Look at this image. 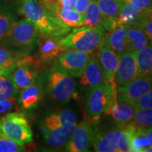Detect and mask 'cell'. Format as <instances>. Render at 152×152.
Instances as JSON below:
<instances>
[{
  "label": "cell",
  "instance_id": "cell-43",
  "mask_svg": "<svg viewBox=\"0 0 152 152\" xmlns=\"http://www.w3.org/2000/svg\"><path fill=\"white\" fill-rule=\"evenodd\" d=\"M149 130H151V132H152V126L151 127V128H149Z\"/></svg>",
  "mask_w": 152,
  "mask_h": 152
},
{
  "label": "cell",
  "instance_id": "cell-25",
  "mask_svg": "<svg viewBox=\"0 0 152 152\" xmlns=\"http://www.w3.org/2000/svg\"><path fill=\"white\" fill-rule=\"evenodd\" d=\"M129 51L137 52L147 46L150 40L144 32L138 26L128 27L127 31Z\"/></svg>",
  "mask_w": 152,
  "mask_h": 152
},
{
  "label": "cell",
  "instance_id": "cell-34",
  "mask_svg": "<svg viewBox=\"0 0 152 152\" xmlns=\"http://www.w3.org/2000/svg\"><path fill=\"white\" fill-rule=\"evenodd\" d=\"M134 107L135 111L143 109H151L152 108V88L147 92L142 95L141 97L134 103Z\"/></svg>",
  "mask_w": 152,
  "mask_h": 152
},
{
  "label": "cell",
  "instance_id": "cell-21",
  "mask_svg": "<svg viewBox=\"0 0 152 152\" xmlns=\"http://www.w3.org/2000/svg\"><path fill=\"white\" fill-rule=\"evenodd\" d=\"M76 123L77 115L75 112L70 109H64L61 111L54 112L47 115L43 121V127L47 130H54Z\"/></svg>",
  "mask_w": 152,
  "mask_h": 152
},
{
  "label": "cell",
  "instance_id": "cell-29",
  "mask_svg": "<svg viewBox=\"0 0 152 152\" xmlns=\"http://www.w3.org/2000/svg\"><path fill=\"white\" fill-rule=\"evenodd\" d=\"M18 92L10 73L0 76V100L16 96Z\"/></svg>",
  "mask_w": 152,
  "mask_h": 152
},
{
  "label": "cell",
  "instance_id": "cell-13",
  "mask_svg": "<svg viewBox=\"0 0 152 152\" xmlns=\"http://www.w3.org/2000/svg\"><path fill=\"white\" fill-rule=\"evenodd\" d=\"M107 81L97 56L92 55L80 75V83L91 89Z\"/></svg>",
  "mask_w": 152,
  "mask_h": 152
},
{
  "label": "cell",
  "instance_id": "cell-27",
  "mask_svg": "<svg viewBox=\"0 0 152 152\" xmlns=\"http://www.w3.org/2000/svg\"><path fill=\"white\" fill-rule=\"evenodd\" d=\"M83 16H84V21L83 26H87V27L102 26L104 19L96 1H90Z\"/></svg>",
  "mask_w": 152,
  "mask_h": 152
},
{
  "label": "cell",
  "instance_id": "cell-7",
  "mask_svg": "<svg viewBox=\"0 0 152 152\" xmlns=\"http://www.w3.org/2000/svg\"><path fill=\"white\" fill-rule=\"evenodd\" d=\"M39 61V58L37 59L33 56L26 54L11 71V79L18 91L36 83Z\"/></svg>",
  "mask_w": 152,
  "mask_h": 152
},
{
  "label": "cell",
  "instance_id": "cell-33",
  "mask_svg": "<svg viewBox=\"0 0 152 152\" xmlns=\"http://www.w3.org/2000/svg\"><path fill=\"white\" fill-rule=\"evenodd\" d=\"M51 9H74L76 0H45Z\"/></svg>",
  "mask_w": 152,
  "mask_h": 152
},
{
  "label": "cell",
  "instance_id": "cell-30",
  "mask_svg": "<svg viewBox=\"0 0 152 152\" xmlns=\"http://www.w3.org/2000/svg\"><path fill=\"white\" fill-rule=\"evenodd\" d=\"M149 145V141L142 132L141 128H136L130 142V151L144 152V149Z\"/></svg>",
  "mask_w": 152,
  "mask_h": 152
},
{
  "label": "cell",
  "instance_id": "cell-38",
  "mask_svg": "<svg viewBox=\"0 0 152 152\" xmlns=\"http://www.w3.org/2000/svg\"><path fill=\"white\" fill-rule=\"evenodd\" d=\"M151 0H123L124 3H129L140 9H147Z\"/></svg>",
  "mask_w": 152,
  "mask_h": 152
},
{
  "label": "cell",
  "instance_id": "cell-19",
  "mask_svg": "<svg viewBox=\"0 0 152 152\" xmlns=\"http://www.w3.org/2000/svg\"><path fill=\"white\" fill-rule=\"evenodd\" d=\"M76 124L61 127L54 130H47L43 127L44 137L47 145L53 149H60L66 146Z\"/></svg>",
  "mask_w": 152,
  "mask_h": 152
},
{
  "label": "cell",
  "instance_id": "cell-24",
  "mask_svg": "<svg viewBox=\"0 0 152 152\" xmlns=\"http://www.w3.org/2000/svg\"><path fill=\"white\" fill-rule=\"evenodd\" d=\"M49 9L53 13L55 17L67 27L71 28L83 26V21H84V16L83 14H79L75 9H59L51 8H49Z\"/></svg>",
  "mask_w": 152,
  "mask_h": 152
},
{
  "label": "cell",
  "instance_id": "cell-2",
  "mask_svg": "<svg viewBox=\"0 0 152 152\" xmlns=\"http://www.w3.org/2000/svg\"><path fill=\"white\" fill-rule=\"evenodd\" d=\"M39 33L38 28L27 18L15 21L9 33L0 41V45L26 54L37 40Z\"/></svg>",
  "mask_w": 152,
  "mask_h": 152
},
{
  "label": "cell",
  "instance_id": "cell-1",
  "mask_svg": "<svg viewBox=\"0 0 152 152\" xmlns=\"http://www.w3.org/2000/svg\"><path fill=\"white\" fill-rule=\"evenodd\" d=\"M20 11L44 35L60 37L71 29L55 17L45 0H21Z\"/></svg>",
  "mask_w": 152,
  "mask_h": 152
},
{
  "label": "cell",
  "instance_id": "cell-36",
  "mask_svg": "<svg viewBox=\"0 0 152 152\" xmlns=\"http://www.w3.org/2000/svg\"><path fill=\"white\" fill-rule=\"evenodd\" d=\"M137 26L143 30L144 33L149 37V40L152 41V19L147 18H145Z\"/></svg>",
  "mask_w": 152,
  "mask_h": 152
},
{
  "label": "cell",
  "instance_id": "cell-8",
  "mask_svg": "<svg viewBox=\"0 0 152 152\" xmlns=\"http://www.w3.org/2000/svg\"><path fill=\"white\" fill-rule=\"evenodd\" d=\"M94 137V131L88 121L77 123L66 144V149L70 152L90 151L93 147Z\"/></svg>",
  "mask_w": 152,
  "mask_h": 152
},
{
  "label": "cell",
  "instance_id": "cell-32",
  "mask_svg": "<svg viewBox=\"0 0 152 152\" xmlns=\"http://www.w3.org/2000/svg\"><path fill=\"white\" fill-rule=\"evenodd\" d=\"M24 151L25 148L23 145L17 144L0 132V152H20Z\"/></svg>",
  "mask_w": 152,
  "mask_h": 152
},
{
  "label": "cell",
  "instance_id": "cell-37",
  "mask_svg": "<svg viewBox=\"0 0 152 152\" xmlns=\"http://www.w3.org/2000/svg\"><path fill=\"white\" fill-rule=\"evenodd\" d=\"M90 0H76L74 9L79 14L84 15L86 9L88 7Z\"/></svg>",
  "mask_w": 152,
  "mask_h": 152
},
{
  "label": "cell",
  "instance_id": "cell-15",
  "mask_svg": "<svg viewBox=\"0 0 152 152\" xmlns=\"http://www.w3.org/2000/svg\"><path fill=\"white\" fill-rule=\"evenodd\" d=\"M119 57L118 54L105 45H102L99 47L97 58L106 80L111 83H115L114 80L118 68Z\"/></svg>",
  "mask_w": 152,
  "mask_h": 152
},
{
  "label": "cell",
  "instance_id": "cell-18",
  "mask_svg": "<svg viewBox=\"0 0 152 152\" xmlns=\"http://www.w3.org/2000/svg\"><path fill=\"white\" fill-rule=\"evenodd\" d=\"M127 26H119L109 31L104 37L102 45L109 47L119 55L123 52H128L129 45Z\"/></svg>",
  "mask_w": 152,
  "mask_h": 152
},
{
  "label": "cell",
  "instance_id": "cell-44",
  "mask_svg": "<svg viewBox=\"0 0 152 152\" xmlns=\"http://www.w3.org/2000/svg\"><path fill=\"white\" fill-rule=\"evenodd\" d=\"M90 1H96V0H90Z\"/></svg>",
  "mask_w": 152,
  "mask_h": 152
},
{
  "label": "cell",
  "instance_id": "cell-3",
  "mask_svg": "<svg viewBox=\"0 0 152 152\" xmlns=\"http://www.w3.org/2000/svg\"><path fill=\"white\" fill-rule=\"evenodd\" d=\"M106 30L102 26L78 28L60 39L66 50H77L92 53L103 43Z\"/></svg>",
  "mask_w": 152,
  "mask_h": 152
},
{
  "label": "cell",
  "instance_id": "cell-26",
  "mask_svg": "<svg viewBox=\"0 0 152 152\" xmlns=\"http://www.w3.org/2000/svg\"><path fill=\"white\" fill-rule=\"evenodd\" d=\"M25 55L26 54L16 52L0 45V66L10 70L11 72Z\"/></svg>",
  "mask_w": 152,
  "mask_h": 152
},
{
  "label": "cell",
  "instance_id": "cell-5",
  "mask_svg": "<svg viewBox=\"0 0 152 152\" xmlns=\"http://www.w3.org/2000/svg\"><path fill=\"white\" fill-rule=\"evenodd\" d=\"M0 130L6 137L20 145L33 141V132L23 114L10 112L0 118Z\"/></svg>",
  "mask_w": 152,
  "mask_h": 152
},
{
  "label": "cell",
  "instance_id": "cell-45",
  "mask_svg": "<svg viewBox=\"0 0 152 152\" xmlns=\"http://www.w3.org/2000/svg\"><path fill=\"white\" fill-rule=\"evenodd\" d=\"M0 118H1V117H0ZM0 132H1V130H0Z\"/></svg>",
  "mask_w": 152,
  "mask_h": 152
},
{
  "label": "cell",
  "instance_id": "cell-6",
  "mask_svg": "<svg viewBox=\"0 0 152 152\" xmlns=\"http://www.w3.org/2000/svg\"><path fill=\"white\" fill-rule=\"evenodd\" d=\"M47 87L53 99L66 103L75 94V82L70 74L58 66L47 75Z\"/></svg>",
  "mask_w": 152,
  "mask_h": 152
},
{
  "label": "cell",
  "instance_id": "cell-40",
  "mask_svg": "<svg viewBox=\"0 0 152 152\" xmlns=\"http://www.w3.org/2000/svg\"><path fill=\"white\" fill-rule=\"evenodd\" d=\"M147 18L152 19V0L147 9Z\"/></svg>",
  "mask_w": 152,
  "mask_h": 152
},
{
  "label": "cell",
  "instance_id": "cell-14",
  "mask_svg": "<svg viewBox=\"0 0 152 152\" xmlns=\"http://www.w3.org/2000/svg\"><path fill=\"white\" fill-rule=\"evenodd\" d=\"M58 38L42 34L39 38V55L41 61L49 62L57 59L66 52V49Z\"/></svg>",
  "mask_w": 152,
  "mask_h": 152
},
{
  "label": "cell",
  "instance_id": "cell-23",
  "mask_svg": "<svg viewBox=\"0 0 152 152\" xmlns=\"http://www.w3.org/2000/svg\"><path fill=\"white\" fill-rule=\"evenodd\" d=\"M137 77H152V41L143 49L135 52Z\"/></svg>",
  "mask_w": 152,
  "mask_h": 152
},
{
  "label": "cell",
  "instance_id": "cell-20",
  "mask_svg": "<svg viewBox=\"0 0 152 152\" xmlns=\"http://www.w3.org/2000/svg\"><path fill=\"white\" fill-rule=\"evenodd\" d=\"M135 109L132 104L116 100L112 104L107 114H111L118 126L124 127L132 121Z\"/></svg>",
  "mask_w": 152,
  "mask_h": 152
},
{
  "label": "cell",
  "instance_id": "cell-17",
  "mask_svg": "<svg viewBox=\"0 0 152 152\" xmlns=\"http://www.w3.org/2000/svg\"><path fill=\"white\" fill-rule=\"evenodd\" d=\"M147 18V9H140L129 3H124L119 16L114 21V27L137 26Z\"/></svg>",
  "mask_w": 152,
  "mask_h": 152
},
{
  "label": "cell",
  "instance_id": "cell-31",
  "mask_svg": "<svg viewBox=\"0 0 152 152\" xmlns=\"http://www.w3.org/2000/svg\"><path fill=\"white\" fill-rule=\"evenodd\" d=\"M15 21L12 14L8 11H0V41L9 33Z\"/></svg>",
  "mask_w": 152,
  "mask_h": 152
},
{
  "label": "cell",
  "instance_id": "cell-12",
  "mask_svg": "<svg viewBox=\"0 0 152 152\" xmlns=\"http://www.w3.org/2000/svg\"><path fill=\"white\" fill-rule=\"evenodd\" d=\"M123 132V127L109 130L94 131L93 148L97 152H119L120 139Z\"/></svg>",
  "mask_w": 152,
  "mask_h": 152
},
{
  "label": "cell",
  "instance_id": "cell-41",
  "mask_svg": "<svg viewBox=\"0 0 152 152\" xmlns=\"http://www.w3.org/2000/svg\"><path fill=\"white\" fill-rule=\"evenodd\" d=\"M10 73H11L10 70L7 69V68L0 66V76L4 75H7V74H9Z\"/></svg>",
  "mask_w": 152,
  "mask_h": 152
},
{
  "label": "cell",
  "instance_id": "cell-28",
  "mask_svg": "<svg viewBox=\"0 0 152 152\" xmlns=\"http://www.w3.org/2000/svg\"><path fill=\"white\" fill-rule=\"evenodd\" d=\"M130 123L135 128L149 129L152 126V108L137 110Z\"/></svg>",
  "mask_w": 152,
  "mask_h": 152
},
{
  "label": "cell",
  "instance_id": "cell-39",
  "mask_svg": "<svg viewBox=\"0 0 152 152\" xmlns=\"http://www.w3.org/2000/svg\"><path fill=\"white\" fill-rule=\"evenodd\" d=\"M143 134L147 137L149 141V146L152 147V132L149 129H141Z\"/></svg>",
  "mask_w": 152,
  "mask_h": 152
},
{
  "label": "cell",
  "instance_id": "cell-11",
  "mask_svg": "<svg viewBox=\"0 0 152 152\" xmlns=\"http://www.w3.org/2000/svg\"><path fill=\"white\" fill-rule=\"evenodd\" d=\"M137 78L135 52L128 51L120 54L119 64L115 83L117 86L128 84Z\"/></svg>",
  "mask_w": 152,
  "mask_h": 152
},
{
  "label": "cell",
  "instance_id": "cell-4",
  "mask_svg": "<svg viewBox=\"0 0 152 152\" xmlns=\"http://www.w3.org/2000/svg\"><path fill=\"white\" fill-rule=\"evenodd\" d=\"M115 83L106 82L90 89L87 96L86 109L89 116L97 120L102 114H107L112 104L117 100Z\"/></svg>",
  "mask_w": 152,
  "mask_h": 152
},
{
  "label": "cell",
  "instance_id": "cell-22",
  "mask_svg": "<svg viewBox=\"0 0 152 152\" xmlns=\"http://www.w3.org/2000/svg\"><path fill=\"white\" fill-rule=\"evenodd\" d=\"M43 97V92L41 85L35 83L21 90L19 103L23 109L30 110L35 109Z\"/></svg>",
  "mask_w": 152,
  "mask_h": 152
},
{
  "label": "cell",
  "instance_id": "cell-10",
  "mask_svg": "<svg viewBox=\"0 0 152 152\" xmlns=\"http://www.w3.org/2000/svg\"><path fill=\"white\" fill-rule=\"evenodd\" d=\"M152 88V77H137L128 84L117 86L116 98L134 106L138 99Z\"/></svg>",
  "mask_w": 152,
  "mask_h": 152
},
{
  "label": "cell",
  "instance_id": "cell-9",
  "mask_svg": "<svg viewBox=\"0 0 152 152\" xmlns=\"http://www.w3.org/2000/svg\"><path fill=\"white\" fill-rule=\"evenodd\" d=\"M92 55L91 52L66 50L58 58V66L72 77H80Z\"/></svg>",
  "mask_w": 152,
  "mask_h": 152
},
{
  "label": "cell",
  "instance_id": "cell-42",
  "mask_svg": "<svg viewBox=\"0 0 152 152\" xmlns=\"http://www.w3.org/2000/svg\"><path fill=\"white\" fill-rule=\"evenodd\" d=\"M144 152H152V147L149 145L144 149Z\"/></svg>",
  "mask_w": 152,
  "mask_h": 152
},
{
  "label": "cell",
  "instance_id": "cell-35",
  "mask_svg": "<svg viewBox=\"0 0 152 152\" xmlns=\"http://www.w3.org/2000/svg\"><path fill=\"white\" fill-rule=\"evenodd\" d=\"M16 104V98L15 96L0 100V115L10 113L15 107Z\"/></svg>",
  "mask_w": 152,
  "mask_h": 152
},
{
  "label": "cell",
  "instance_id": "cell-16",
  "mask_svg": "<svg viewBox=\"0 0 152 152\" xmlns=\"http://www.w3.org/2000/svg\"><path fill=\"white\" fill-rule=\"evenodd\" d=\"M96 1L104 19L102 27L108 31L115 29L114 21L119 16L124 4L123 0H96Z\"/></svg>",
  "mask_w": 152,
  "mask_h": 152
}]
</instances>
